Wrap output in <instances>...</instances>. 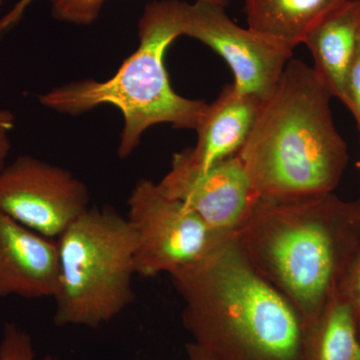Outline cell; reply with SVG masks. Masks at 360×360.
<instances>
[{"label": "cell", "instance_id": "5", "mask_svg": "<svg viewBox=\"0 0 360 360\" xmlns=\"http://www.w3.org/2000/svg\"><path fill=\"white\" fill-rule=\"evenodd\" d=\"M56 241V326L97 328L134 302L136 238L127 217L110 206L89 207Z\"/></svg>", "mask_w": 360, "mask_h": 360}, {"label": "cell", "instance_id": "15", "mask_svg": "<svg viewBox=\"0 0 360 360\" xmlns=\"http://www.w3.org/2000/svg\"><path fill=\"white\" fill-rule=\"evenodd\" d=\"M106 0H49L51 14L56 20L75 25H90L96 21ZM224 7L231 0H195Z\"/></svg>", "mask_w": 360, "mask_h": 360}, {"label": "cell", "instance_id": "20", "mask_svg": "<svg viewBox=\"0 0 360 360\" xmlns=\"http://www.w3.org/2000/svg\"><path fill=\"white\" fill-rule=\"evenodd\" d=\"M186 360H213L210 355L205 354L193 342L188 343L186 347Z\"/></svg>", "mask_w": 360, "mask_h": 360}, {"label": "cell", "instance_id": "9", "mask_svg": "<svg viewBox=\"0 0 360 360\" xmlns=\"http://www.w3.org/2000/svg\"><path fill=\"white\" fill-rule=\"evenodd\" d=\"M158 186L163 193L191 208L210 229L222 234L236 233L259 200L236 155L200 168L184 149L174 153L169 172Z\"/></svg>", "mask_w": 360, "mask_h": 360}, {"label": "cell", "instance_id": "7", "mask_svg": "<svg viewBox=\"0 0 360 360\" xmlns=\"http://www.w3.org/2000/svg\"><path fill=\"white\" fill-rule=\"evenodd\" d=\"M89 200L84 182L39 158L18 156L0 169V212L46 238L58 239Z\"/></svg>", "mask_w": 360, "mask_h": 360}, {"label": "cell", "instance_id": "19", "mask_svg": "<svg viewBox=\"0 0 360 360\" xmlns=\"http://www.w3.org/2000/svg\"><path fill=\"white\" fill-rule=\"evenodd\" d=\"M14 127V116L9 111L0 110V169L6 165V160L11 151L9 131Z\"/></svg>", "mask_w": 360, "mask_h": 360}, {"label": "cell", "instance_id": "18", "mask_svg": "<svg viewBox=\"0 0 360 360\" xmlns=\"http://www.w3.org/2000/svg\"><path fill=\"white\" fill-rule=\"evenodd\" d=\"M340 292L352 307L360 338V251L341 283Z\"/></svg>", "mask_w": 360, "mask_h": 360}, {"label": "cell", "instance_id": "14", "mask_svg": "<svg viewBox=\"0 0 360 360\" xmlns=\"http://www.w3.org/2000/svg\"><path fill=\"white\" fill-rule=\"evenodd\" d=\"M307 360H360L356 321L340 291L307 329Z\"/></svg>", "mask_w": 360, "mask_h": 360}, {"label": "cell", "instance_id": "16", "mask_svg": "<svg viewBox=\"0 0 360 360\" xmlns=\"http://www.w3.org/2000/svg\"><path fill=\"white\" fill-rule=\"evenodd\" d=\"M0 360H37L32 336L15 323H6L0 340ZM40 360H58L45 355Z\"/></svg>", "mask_w": 360, "mask_h": 360}, {"label": "cell", "instance_id": "12", "mask_svg": "<svg viewBox=\"0 0 360 360\" xmlns=\"http://www.w3.org/2000/svg\"><path fill=\"white\" fill-rule=\"evenodd\" d=\"M360 34V0H340L309 28L302 44L314 70L333 97L341 99L345 75Z\"/></svg>", "mask_w": 360, "mask_h": 360}, {"label": "cell", "instance_id": "17", "mask_svg": "<svg viewBox=\"0 0 360 360\" xmlns=\"http://www.w3.org/2000/svg\"><path fill=\"white\" fill-rule=\"evenodd\" d=\"M340 101L354 115L360 141V34L354 56L345 75Z\"/></svg>", "mask_w": 360, "mask_h": 360}, {"label": "cell", "instance_id": "8", "mask_svg": "<svg viewBox=\"0 0 360 360\" xmlns=\"http://www.w3.org/2000/svg\"><path fill=\"white\" fill-rule=\"evenodd\" d=\"M225 8L210 2H186L182 35L217 52L233 72L234 87L264 103L276 89L293 51L236 25Z\"/></svg>", "mask_w": 360, "mask_h": 360}, {"label": "cell", "instance_id": "6", "mask_svg": "<svg viewBox=\"0 0 360 360\" xmlns=\"http://www.w3.org/2000/svg\"><path fill=\"white\" fill-rule=\"evenodd\" d=\"M127 219L136 238L135 274L142 277L172 276L231 236L212 231L191 208L146 179L139 180L130 193Z\"/></svg>", "mask_w": 360, "mask_h": 360}, {"label": "cell", "instance_id": "21", "mask_svg": "<svg viewBox=\"0 0 360 360\" xmlns=\"http://www.w3.org/2000/svg\"><path fill=\"white\" fill-rule=\"evenodd\" d=\"M0 4H2V0H0Z\"/></svg>", "mask_w": 360, "mask_h": 360}, {"label": "cell", "instance_id": "11", "mask_svg": "<svg viewBox=\"0 0 360 360\" xmlns=\"http://www.w3.org/2000/svg\"><path fill=\"white\" fill-rule=\"evenodd\" d=\"M262 101L241 94L233 84L225 85L195 130L198 141L187 155L200 168L236 155L245 143Z\"/></svg>", "mask_w": 360, "mask_h": 360}, {"label": "cell", "instance_id": "2", "mask_svg": "<svg viewBox=\"0 0 360 360\" xmlns=\"http://www.w3.org/2000/svg\"><path fill=\"white\" fill-rule=\"evenodd\" d=\"M172 278L191 342L213 360H307L302 316L258 274L234 234Z\"/></svg>", "mask_w": 360, "mask_h": 360}, {"label": "cell", "instance_id": "1", "mask_svg": "<svg viewBox=\"0 0 360 360\" xmlns=\"http://www.w3.org/2000/svg\"><path fill=\"white\" fill-rule=\"evenodd\" d=\"M234 236L258 274L297 310L307 331L360 251V198H259Z\"/></svg>", "mask_w": 360, "mask_h": 360}, {"label": "cell", "instance_id": "13", "mask_svg": "<svg viewBox=\"0 0 360 360\" xmlns=\"http://www.w3.org/2000/svg\"><path fill=\"white\" fill-rule=\"evenodd\" d=\"M340 0H245L248 27L295 51L309 28Z\"/></svg>", "mask_w": 360, "mask_h": 360}, {"label": "cell", "instance_id": "10", "mask_svg": "<svg viewBox=\"0 0 360 360\" xmlns=\"http://www.w3.org/2000/svg\"><path fill=\"white\" fill-rule=\"evenodd\" d=\"M59 281L56 239L46 238L0 212V297L54 300Z\"/></svg>", "mask_w": 360, "mask_h": 360}, {"label": "cell", "instance_id": "3", "mask_svg": "<svg viewBox=\"0 0 360 360\" xmlns=\"http://www.w3.org/2000/svg\"><path fill=\"white\" fill-rule=\"evenodd\" d=\"M333 97L314 68L288 61L234 155L259 198L333 193L340 184L349 156L333 122Z\"/></svg>", "mask_w": 360, "mask_h": 360}, {"label": "cell", "instance_id": "4", "mask_svg": "<svg viewBox=\"0 0 360 360\" xmlns=\"http://www.w3.org/2000/svg\"><path fill=\"white\" fill-rule=\"evenodd\" d=\"M186 1L160 0L146 4L139 22V45L110 79H82L54 87L39 96L44 108L80 115L101 105L122 111L124 125L117 153L129 158L150 127L169 123L176 129H198L208 103L179 96L170 84L165 54L182 37Z\"/></svg>", "mask_w": 360, "mask_h": 360}]
</instances>
